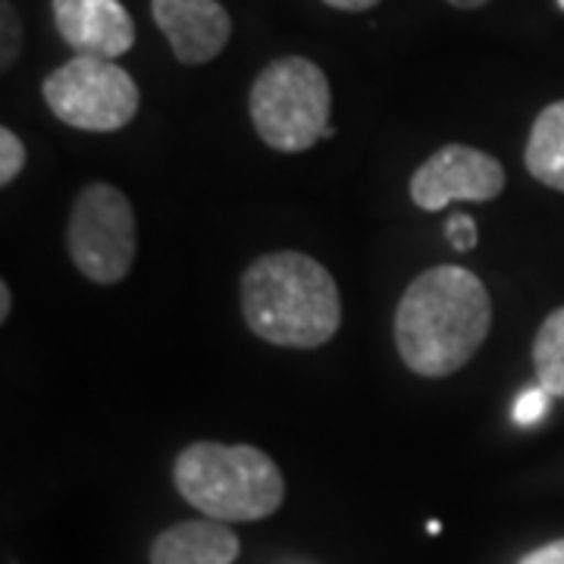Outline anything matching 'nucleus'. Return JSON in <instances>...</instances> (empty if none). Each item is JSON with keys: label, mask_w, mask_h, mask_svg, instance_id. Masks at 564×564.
<instances>
[{"label": "nucleus", "mask_w": 564, "mask_h": 564, "mask_svg": "<svg viewBox=\"0 0 564 564\" xmlns=\"http://www.w3.org/2000/svg\"><path fill=\"white\" fill-rule=\"evenodd\" d=\"M492 326L484 280L464 267H433L404 289L395 307V348L404 367L426 380L458 373Z\"/></svg>", "instance_id": "f257e3e1"}, {"label": "nucleus", "mask_w": 564, "mask_h": 564, "mask_svg": "<svg viewBox=\"0 0 564 564\" xmlns=\"http://www.w3.org/2000/svg\"><path fill=\"white\" fill-rule=\"evenodd\" d=\"M242 317L248 329L280 348H321L343 323L333 273L302 251H273L242 273Z\"/></svg>", "instance_id": "f03ea898"}, {"label": "nucleus", "mask_w": 564, "mask_h": 564, "mask_svg": "<svg viewBox=\"0 0 564 564\" xmlns=\"http://www.w3.org/2000/svg\"><path fill=\"white\" fill-rule=\"evenodd\" d=\"M180 496L223 524L270 518L285 499L276 462L254 445L192 443L173 464Z\"/></svg>", "instance_id": "7ed1b4c3"}, {"label": "nucleus", "mask_w": 564, "mask_h": 564, "mask_svg": "<svg viewBox=\"0 0 564 564\" xmlns=\"http://www.w3.org/2000/svg\"><path fill=\"white\" fill-rule=\"evenodd\" d=\"M254 132L280 154H302L333 135V91L321 66L307 57L267 63L248 95Z\"/></svg>", "instance_id": "20e7f679"}, {"label": "nucleus", "mask_w": 564, "mask_h": 564, "mask_svg": "<svg viewBox=\"0 0 564 564\" xmlns=\"http://www.w3.org/2000/svg\"><path fill=\"white\" fill-rule=\"evenodd\" d=\"M69 258L85 280L113 285L132 273L139 251V223L132 202L110 182H91L79 192L66 229Z\"/></svg>", "instance_id": "39448f33"}, {"label": "nucleus", "mask_w": 564, "mask_h": 564, "mask_svg": "<svg viewBox=\"0 0 564 564\" xmlns=\"http://www.w3.org/2000/svg\"><path fill=\"white\" fill-rule=\"evenodd\" d=\"M51 113L82 132H120L139 113L135 79L101 57H73L57 66L41 85Z\"/></svg>", "instance_id": "423d86ee"}, {"label": "nucleus", "mask_w": 564, "mask_h": 564, "mask_svg": "<svg viewBox=\"0 0 564 564\" xmlns=\"http://www.w3.org/2000/svg\"><path fill=\"white\" fill-rule=\"evenodd\" d=\"M505 188V166L470 144H445L411 176V202L421 210H443L452 202L486 204Z\"/></svg>", "instance_id": "0eeeda50"}, {"label": "nucleus", "mask_w": 564, "mask_h": 564, "mask_svg": "<svg viewBox=\"0 0 564 564\" xmlns=\"http://www.w3.org/2000/svg\"><path fill=\"white\" fill-rule=\"evenodd\" d=\"M151 13L173 57L185 66H202L220 57L232 39V17L220 0H151Z\"/></svg>", "instance_id": "6e6552de"}, {"label": "nucleus", "mask_w": 564, "mask_h": 564, "mask_svg": "<svg viewBox=\"0 0 564 564\" xmlns=\"http://www.w3.org/2000/svg\"><path fill=\"white\" fill-rule=\"evenodd\" d=\"M54 22L79 57L117 61L135 44V22L120 0H54Z\"/></svg>", "instance_id": "1a4fd4ad"}, {"label": "nucleus", "mask_w": 564, "mask_h": 564, "mask_svg": "<svg viewBox=\"0 0 564 564\" xmlns=\"http://www.w3.org/2000/svg\"><path fill=\"white\" fill-rule=\"evenodd\" d=\"M239 549V536L223 521H182L154 540L151 564H232Z\"/></svg>", "instance_id": "9d476101"}, {"label": "nucleus", "mask_w": 564, "mask_h": 564, "mask_svg": "<svg viewBox=\"0 0 564 564\" xmlns=\"http://www.w3.org/2000/svg\"><path fill=\"white\" fill-rule=\"evenodd\" d=\"M527 173L555 192H564V101L545 107L536 117L524 151Z\"/></svg>", "instance_id": "9b49d317"}, {"label": "nucleus", "mask_w": 564, "mask_h": 564, "mask_svg": "<svg viewBox=\"0 0 564 564\" xmlns=\"http://www.w3.org/2000/svg\"><path fill=\"white\" fill-rule=\"evenodd\" d=\"M533 367L540 389L564 399V307L552 311L533 339Z\"/></svg>", "instance_id": "f8f14e48"}, {"label": "nucleus", "mask_w": 564, "mask_h": 564, "mask_svg": "<svg viewBox=\"0 0 564 564\" xmlns=\"http://www.w3.org/2000/svg\"><path fill=\"white\" fill-rule=\"evenodd\" d=\"M25 166V144L13 129H0V185H10Z\"/></svg>", "instance_id": "ddd939ff"}, {"label": "nucleus", "mask_w": 564, "mask_h": 564, "mask_svg": "<svg viewBox=\"0 0 564 564\" xmlns=\"http://www.w3.org/2000/svg\"><path fill=\"white\" fill-rule=\"evenodd\" d=\"M0 17H3V54H0V66L3 69H10L17 57H20V47H22V22L17 17V10L10 7V0H3L0 3Z\"/></svg>", "instance_id": "4468645a"}, {"label": "nucleus", "mask_w": 564, "mask_h": 564, "mask_svg": "<svg viewBox=\"0 0 564 564\" xmlns=\"http://www.w3.org/2000/svg\"><path fill=\"white\" fill-rule=\"evenodd\" d=\"M477 223L470 220L467 214H452L445 223V242L452 245L455 251H474L477 248Z\"/></svg>", "instance_id": "2eb2a0df"}, {"label": "nucleus", "mask_w": 564, "mask_h": 564, "mask_svg": "<svg viewBox=\"0 0 564 564\" xmlns=\"http://www.w3.org/2000/svg\"><path fill=\"white\" fill-rule=\"evenodd\" d=\"M549 408V392L545 389H527L524 395L514 404V421L518 423H533L540 421Z\"/></svg>", "instance_id": "dca6fc26"}, {"label": "nucleus", "mask_w": 564, "mask_h": 564, "mask_svg": "<svg viewBox=\"0 0 564 564\" xmlns=\"http://www.w3.org/2000/svg\"><path fill=\"white\" fill-rule=\"evenodd\" d=\"M521 564H564V540L533 549L530 555L521 558Z\"/></svg>", "instance_id": "f3484780"}, {"label": "nucleus", "mask_w": 564, "mask_h": 564, "mask_svg": "<svg viewBox=\"0 0 564 564\" xmlns=\"http://www.w3.org/2000/svg\"><path fill=\"white\" fill-rule=\"evenodd\" d=\"M323 3H329V7H336V10H345V13H367V10H373L380 0H323Z\"/></svg>", "instance_id": "a211bd4d"}, {"label": "nucleus", "mask_w": 564, "mask_h": 564, "mask_svg": "<svg viewBox=\"0 0 564 564\" xmlns=\"http://www.w3.org/2000/svg\"><path fill=\"white\" fill-rule=\"evenodd\" d=\"M10 307H13V292L7 282H0V321H10Z\"/></svg>", "instance_id": "6ab92c4d"}, {"label": "nucleus", "mask_w": 564, "mask_h": 564, "mask_svg": "<svg viewBox=\"0 0 564 564\" xmlns=\"http://www.w3.org/2000/svg\"><path fill=\"white\" fill-rule=\"evenodd\" d=\"M445 3H452V7H458V10H480L489 0H445Z\"/></svg>", "instance_id": "aec40b11"}, {"label": "nucleus", "mask_w": 564, "mask_h": 564, "mask_svg": "<svg viewBox=\"0 0 564 564\" xmlns=\"http://www.w3.org/2000/svg\"><path fill=\"white\" fill-rule=\"evenodd\" d=\"M558 3H562V10H564V0H558Z\"/></svg>", "instance_id": "412c9836"}]
</instances>
